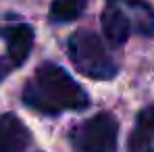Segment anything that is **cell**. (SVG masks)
Returning <instances> with one entry per match:
<instances>
[{"instance_id": "2", "label": "cell", "mask_w": 154, "mask_h": 152, "mask_svg": "<svg viewBox=\"0 0 154 152\" xmlns=\"http://www.w3.org/2000/svg\"><path fill=\"white\" fill-rule=\"evenodd\" d=\"M67 52L77 71L92 79H110L117 73V65L106 52L102 40L94 31H77L67 42Z\"/></svg>"}, {"instance_id": "4", "label": "cell", "mask_w": 154, "mask_h": 152, "mask_svg": "<svg viewBox=\"0 0 154 152\" xmlns=\"http://www.w3.org/2000/svg\"><path fill=\"white\" fill-rule=\"evenodd\" d=\"M131 29L133 25H131V19H129L127 11L123 8V4L119 0H108L102 13V31L106 40L115 46H121L131 36Z\"/></svg>"}, {"instance_id": "8", "label": "cell", "mask_w": 154, "mask_h": 152, "mask_svg": "<svg viewBox=\"0 0 154 152\" xmlns=\"http://www.w3.org/2000/svg\"><path fill=\"white\" fill-rule=\"evenodd\" d=\"M88 0H52L50 4V21L54 23H69L75 21L83 13Z\"/></svg>"}, {"instance_id": "3", "label": "cell", "mask_w": 154, "mask_h": 152, "mask_svg": "<svg viewBox=\"0 0 154 152\" xmlns=\"http://www.w3.org/2000/svg\"><path fill=\"white\" fill-rule=\"evenodd\" d=\"M119 123L112 115L100 113L83 121L73 133L77 152H117Z\"/></svg>"}, {"instance_id": "1", "label": "cell", "mask_w": 154, "mask_h": 152, "mask_svg": "<svg viewBox=\"0 0 154 152\" xmlns=\"http://www.w3.org/2000/svg\"><path fill=\"white\" fill-rule=\"evenodd\" d=\"M23 102L40 113L56 115L63 110L85 108L90 98L63 67L54 63H44L27 81L23 90Z\"/></svg>"}, {"instance_id": "5", "label": "cell", "mask_w": 154, "mask_h": 152, "mask_svg": "<svg viewBox=\"0 0 154 152\" xmlns=\"http://www.w3.org/2000/svg\"><path fill=\"white\" fill-rule=\"evenodd\" d=\"M31 144V133L17 115L0 117V152H25Z\"/></svg>"}, {"instance_id": "9", "label": "cell", "mask_w": 154, "mask_h": 152, "mask_svg": "<svg viewBox=\"0 0 154 152\" xmlns=\"http://www.w3.org/2000/svg\"><path fill=\"white\" fill-rule=\"evenodd\" d=\"M146 152H154V150H146Z\"/></svg>"}, {"instance_id": "7", "label": "cell", "mask_w": 154, "mask_h": 152, "mask_svg": "<svg viewBox=\"0 0 154 152\" xmlns=\"http://www.w3.org/2000/svg\"><path fill=\"white\" fill-rule=\"evenodd\" d=\"M123 8L127 11L131 25L135 27L137 33L142 36H152L154 33V11L152 6L144 0H119Z\"/></svg>"}, {"instance_id": "6", "label": "cell", "mask_w": 154, "mask_h": 152, "mask_svg": "<svg viewBox=\"0 0 154 152\" xmlns=\"http://www.w3.org/2000/svg\"><path fill=\"white\" fill-rule=\"evenodd\" d=\"M6 46H8V60L13 67L23 65L33 46V31L29 25H15L4 31Z\"/></svg>"}]
</instances>
